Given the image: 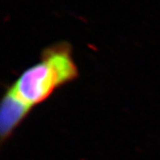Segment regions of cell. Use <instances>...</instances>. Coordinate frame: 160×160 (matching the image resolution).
I'll use <instances>...</instances> for the list:
<instances>
[{
	"label": "cell",
	"instance_id": "7a4b0ae2",
	"mask_svg": "<svg viewBox=\"0 0 160 160\" xmlns=\"http://www.w3.org/2000/svg\"><path fill=\"white\" fill-rule=\"evenodd\" d=\"M31 110L32 108L19 99L7 86L0 105V140L2 144L10 139Z\"/></svg>",
	"mask_w": 160,
	"mask_h": 160
},
{
	"label": "cell",
	"instance_id": "6da1fadb",
	"mask_svg": "<svg viewBox=\"0 0 160 160\" xmlns=\"http://www.w3.org/2000/svg\"><path fill=\"white\" fill-rule=\"evenodd\" d=\"M78 76L71 46L62 42L46 48L39 62L25 69L8 88L33 109Z\"/></svg>",
	"mask_w": 160,
	"mask_h": 160
}]
</instances>
